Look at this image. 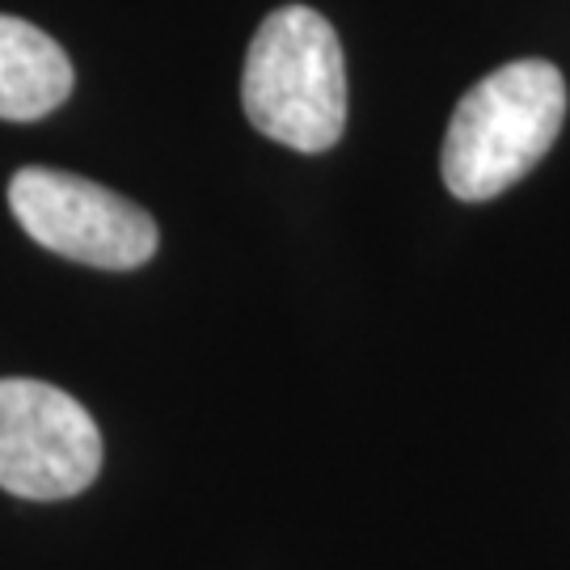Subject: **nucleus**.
I'll list each match as a JSON object with an SVG mask.
<instances>
[{"label":"nucleus","instance_id":"obj_1","mask_svg":"<svg viewBox=\"0 0 570 570\" xmlns=\"http://www.w3.org/2000/svg\"><path fill=\"white\" fill-rule=\"evenodd\" d=\"M567 119V81L550 60H515L456 102L444 136V183L456 199L482 204L515 186L553 148Z\"/></svg>","mask_w":570,"mask_h":570},{"label":"nucleus","instance_id":"obj_5","mask_svg":"<svg viewBox=\"0 0 570 570\" xmlns=\"http://www.w3.org/2000/svg\"><path fill=\"white\" fill-rule=\"evenodd\" d=\"M72 94V63L39 26L0 13V119L35 122Z\"/></svg>","mask_w":570,"mask_h":570},{"label":"nucleus","instance_id":"obj_2","mask_svg":"<svg viewBox=\"0 0 570 570\" xmlns=\"http://www.w3.org/2000/svg\"><path fill=\"white\" fill-rule=\"evenodd\" d=\"M242 102L266 140L296 153H326L346 127V63L322 13L284 4L266 13L249 42Z\"/></svg>","mask_w":570,"mask_h":570},{"label":"nucleus","instance_id":"obj_3","mask_svg":"<svg viewBox=\"0 0 570 570\" xmlns=\"http://www.w3.org/2000/svg\"><path fill=\"white\" fill-rule=\"evenodd\" d=\"M9 207L42 249L102 271H136L161 242L157 220L140 204L47 165H26L13 174Z\"/></svg>","mask_w":570,"mask_h":570},{"label":"nucleus","instance_id":"obj_4","mask_svg":"<svg viewBox=\"0 0 570 570\" xmlns=\"http://www.w3.org/2000/svg\"><path fill=\"white\" fill-rule=\"evenodd\" d=\"M102 469V435L89 410L56 385L0 381V487L21 499H72Z\"/></svg>","mask_w":570,"mask_h":570}]
</instances>
